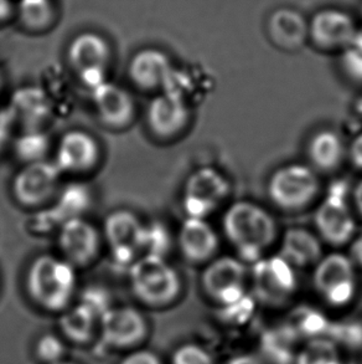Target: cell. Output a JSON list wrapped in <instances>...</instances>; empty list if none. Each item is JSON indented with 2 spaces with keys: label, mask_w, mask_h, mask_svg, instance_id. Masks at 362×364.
Listing matches in <instances>:
<instances>
[{
  "label": "cell",
  "mask_w": 362,
  "mask_h": 364,
  "mask_svg": "<svg viewBox=\"0 0 362 364\" xmlns=\"http://www.w3.org/2000/svg\"><path fill=\"white\" fill-rule=\"evenodd\" d=\"M119 364H164V362L154 350L138 348L131 350Z\"/></svg>",
  "instance_id": "31"
},
{
  "label": "cell",
  "mask_w": 362,
  "mask_h": 364,
  "mask_svg": "<svg viewBox=\"0 0 362 364\" xmlns=\"http://www.w3.org/2000/svg\"><path fill=\"white\" fill-rule=\"evenodd\" d=\"M348 158L353 168L362 171V132L349 144Z\"/></svg>",
  "instance_id": "32"
},
{
  "label": "cell",
  "mask_w": 362,
  "mask_h": 364,
  "mask_svg": "<svg viewBox=\"0 0 362 364\" xmlns=\"http://www.w3.org/2000/svg\"><path fill=\"white\" fill-rule=\"evenodd\" d=\"M251 281L255 295L270 305L287 302L298 290L297 269L279 254L256 261Z\"/></svg>",
  "instance_id": "9"
},
{
  "label": "cell",
  "mask_w": 362,
  "mask_h": 364,
  "mask_svg": "<svg viewBox=\"0 0 362 364\" xmlns=\"http://www.w3.org/2000/svg\"><path fill=\"white\" fill-rule=\"evenodd\" d=\"M99 147L93 136L84 131H69L60 138L55 163L61 172L84 173L98 162Z\"/></svg>",
  "instance_id": "16"
},
{
  "label": "cell",
  "mask_w": 362,
  "mask_h": 364,
  "mask_svg": "<svg viewBox=\"0 0 362 364\" xmlns=\"http://www.w3.org/2000/svg\"><path fill=\"white\" fill-rule=\"evenodd\" d=\"M322 191L319 174L312 166L288 163L277 168L267 183L270 202L284 212H299L313 204Z\"/></svg>",
  "instance_id": "4"
},
{
  "label": "cell",
  "mask_w": 362,
  "mask_h": 364,
  "mask_svg": "<svg viewBox=\"0 0 362 364\" xmlns=\"http://www.w3.org/2000/svg\"><path fill=\"white\" fill-rule=\"evenodd\" d=\"M61 169L55 162L36 161L26 163L15 176L13 193L20 204L36 207L48 202L59 186Z\"/></svg>",
  "instance_id": "11"
},
{
  "label": "cell",
  "mask_w": 362,
  "mask_h": 364,
  "mask_svg": "<svg viewBox=\"0 0 362 364\" xmlns=\"http://www.w3.org/2000/svg\"><path fill=\"white\" fill-rule=\"evenodd\" d=\"M341 68L349 79L362 84V34L355 35L353 41L343 50Z\"/></svg>",
  "instance_id": "27"
},
{
  "label": "cell",
  "mask_w": 362,
  "mask_h": 364,
  "mask_svg": "<svg viewBox=\"0 0 362 364\" xmlns=\"http://www.w3.org/2000/svg\"><path fill=\"white\" fill-rule=\"evenodd\" d=\"M226 239L246 264L265 257L278 237L277 220L265 208L251 200H237L222 217Z\"/></svg>",
  "instance_id": "1"
},
{
  "label": "cell",
  "mask_w": 362,
  "mask_h": 364,
  "mask_svg": "<svg viewBox=\"0 0 362 364\" xmlns=\"http://www.w3.org/2000/svg\"><path fill=\"white\" fill-rule=\"evenodd\" d=\"M104 235L114 252L131 261L136 252L144 247L146 225L134 213L117 210L106 219Z\"/></svg>",
  "instance_id": "17"
},
{
  "label": "cell",
  "mask_w": 362,
  "mask_h": 364,
  "mask_svg": "<svg viewBox=\"0 0 362 364\" xmlns=\"http://www.w3.org/2000/svg\"><path fill=\"white\" fill-rule=\"evenodd\" d=\"M59 247L62 257L75 267L87 265L99 252L101 237L91 223L79 217L70 218L60 229Z\"/></svg>",
  "instance_id": "12"
},
{
  "label": "cell",
  "mask_w": 362,
  "mask_h": 364,
  "mask_svg": "<svg viewBox=\"0 0 362 364\" xmlns=\"http://www.w3.org/2000/svg\"><path fill=\"white\" fill-rule=\"evenodd\" d=\"M227 364H262L258 358L252 355H235Z\"/></svg>",
  "instance_id": "37"
},
{
  "label": "cell",
  "mask_w": 362,
  "mask_h": 364,
  "mask_svg": "<svg viewBox=\"0 0 362 364\" xmlns=\"http://www.w3.org/2000/svg\"><path fill=\"white\" fill-rule=\"evenodd\" d=\"M66 343L62 337L55 333H45L40 336L35 343V355L44 364L55 363L65 360L66 357Z\"/></svg>",
  "instance_id": "26"
},
{
  "label": "cell",
  "mask_w": 362,
  "mask_h": 364,
  "mask_svg": "<svg viewBox=\"0 0 362 364\" xmlns=\"http://www.w3.org/2000/svg\"><path fill=\"white\" fill-rule=\"evenodd\" d=\"M1 85H3V77H1V74H0V87H1Z\"/></svg>",
  "instance_id": "39"
},
{
  "label": "cell",
  "mask_w": 362,
  "mask_h": 364,
  "mask_svg": "<svg viewBox=\"0 0 362 364\" xmlns=\"http://www.w3.org/2000/svg\"><path fill=\"white\" fill-rule=\"evenodd\" d=\"M308 158L317 172L333 173L348 158V147L341 137L331 129H322L309 139Z\"/></svg>",
  "instance_id": "22"
},
{
  "label": "cell",
  "mask_w": 362,
  "mask_h": 364,
  "mask_svg": "<svg viewBox=\"0 0 362 364\" xmlns=\"http://www.w3.org/2000/svg\"><path fill=\"white\" fill-rule=\"evenodd\" d=\"M15 6L13 0H0V24L9 20L14 14Z\"/></svg>",
  "instance_id": "35"
},
{
  "label": "cell",
  "mask_w": 362,
  "mask_h": 364,
  "mask_svg": "<svg viewBox=\"0 0 362 364\" xmlns=\"http://www.w3.org/2000/svg\"><path fill=\"white\" fill-rule=\"evenodd\" d=\"M77 286L75 266L54 255L36 257L26 274V289L36 305L50 312H62L74 299Z\"/></svg>",
  "instance_id": "2"
},
{
  "label": "cell",
  "mask_w": 362,
  "mask_h": 364,
  "mask_svg": "<svg viewBox=\"0 0 362 364\" xmlns=\"http://www.w3.org/2000/svg\"><path fill=\"white\" fill-rule=\"evenodd\" d=\"M177 245L189 262L207 264L219 252L220 237L206 219L186 217L177 232Z\"/></svg>",
  "instance_id": "13"
},
{
  "label": "cell",
  "mask_w": 362,
  "mask_h": 364,
  "mask_svg": "<svg viewBox=\"0 0 362 364\" xmlns=\"http://www.w3.org/2000/svg\"><path fill=\"white\" fill-rule=\"evenodd\" d=\"M170 364H219L214 355L204 346L187 342L177 346L172 352Z\"/></svg>",
  "instance_id": "28"
},
{
  "label": "cell",
  "mask_w": 362,
  "mask_h": 364,
  "mask_svg": "<svg viewBox=\"0 0 362 364\" xmlns=\"http://www.w3.org/2000/svg\"><path fill=\"white\" fill-rule=\"evenodd\" d=\"M148 126L160 138H174L185 131L190 121V109L179 95L167 91L153 100L148 107Z\"/></svg>",
  "instance_id": "14"
},
{
  "label": "cell",
  "mask_w": 362,
  "mask_h": 364,
  "mask_svg": "<svg viewBox=\"0 0 362 364\" xmlns=\"http://www.w3.org/2000/svg\"><path fill=\"white\" fill-rule=\"evenodd\" d=\"M16 96H19L20 99L25 101L28 106H29V109H31V102H30V95H31V89H23L18 91V92H15ZM20 114V117L23 119H26V121H34V122H40L41 119H45L46 117V114H48V106H46V101L43 102V104L36 105V111H28L26 109V106H21V105H14V111H13V114L11 116H14V114Z\"/></svg>",
  "instance_id": "30"
},
{
  "label": "cell",
  "mask_w": 362,
  "mask_h": 364,
  "mask_svg": "<svg viewBox=\"0 0 362 364\" xmlns=\"http://www.w3.org/2000/svg\"><path fill=\"white\" fill-rule=\"evenodd\" d=\"M279 255L295 269L315 266L324 255L319 235L302 227L289 228L279 246Z\"/></svg>",
  "instance_id": "21"
},
{
  "label": "cell",
  "mask_w": 362,
  "mask_h": 364,
  "mask_svg": "<svg viewBox=\"0 0 362 364\" xmlns=\"http://www.w3.org/2000/svg\"><path fill=\"white\" fill-rule=\"evenodd\" d=\"M231 184L224 173L201 167L191 173L184 187L182 207L186 217L206 218L216 212L230 197Z\"/></svg>",
  "instance_id": "8"
},
{
  "label": "cell",
  "mask_w": 362,
  "mask_h": 364,
  "mask_svg": "<svg viewBox=\"0 0 362 364\" xmlns=\"http://www.w3.org/2000/svg\"><path fill=\"white\" fill-rule=\"evenodd\" d=\"M356 34L358 31L351 16L341 10L319 11L309 24V36L314 44L327 51H343Z\"/></svg>",
  "instance_id": "15"
},
{
  "label": "cell",
  "mask_w": 362,
  "mask_h": 364,
  "mask_svg": "<svg viewBox=\"0 0 362 364\" xmlns=\"http://www.w3.org/2000/svg\"><path fill=\"white\" fill-rule=\"evenodd\" d=\"M10 126H11V114L0 111V148L4 146V143L8 139Z\"/></svg>",
  "instance_id": "34"
},
{
  "label": "cell",
  "mask_w": 362,
  "mask_h": 364,
  "mask_svg": "<svg viewBox=\"0 0 362 364\" xmlns=\"http://www.w3.org/2000/svg\"><path fill=\"white\" fill-rule=\"evenodd\" d=\"M353 208L348 187L343 182L329 188L314 214V224L322 242L338 247L351 242L358 230Z\"/></svg>",
  "instance_id": "6"
},
{
  "label": "cell",
  "mask_w": 362,
  "mask_h": 364,
  "mask_svg": "<svg viewBox=\"0 0 362 364\" xmlns=\"http://www.w3.org/2000/svg\"><path fill=\"white\" fill-rule=\"evenodd\" d=\"M129 77L143 90L165 89L172 79V60L162 50L143 49L134 54L129 68Z\"/></svg>",
  "instance_id": "19"
},
{
  "label": "cell",
  "mask_w": 362,
  "mask_h": 364,
  "mask_svg": "<svg viewBox=\"0 0 362 364\" xmlns=\"http://www.w3.org/2000/svg\"><path fill=\"white\" fill-rule=\"evenodd\" d=\"M50 364H79V363H76V362H72V360H66V358H65V360H59V362H55V363H50Z\"/></svg>",
  "instance_id": "38"
},
{
  "label": "cell",
  "mask_w": 362,
  "mask_h": 364,
  "mask_svg": "<svg viewBox=\"0 0 362 364\" xmlns=\"http://www.w3.org/2000/svg\"><path fill=\"white\" fill-rule=\"evenodd\" d=\"M248 277L246 262L238 256H219L206 264L201 274V287L206 297L222 309L248 295Z\"/></svg>",
  "instance_id": "7"
},
{
  "label": "cell",
  "mask_w": 362,
  "mask_h": 364,
  "mask_svg": "<svg viewBox=\"0 0 362 364\" xmlns=\"http://www.w3.org/2000/svg\"><path fill=\"white\" fill-rule=\"evenodd\" d=\"M353 207L358 215L362 218V179L358 181L353 191Z\"/></svg>",
  "instance_id": "36"
},
{
  "label": "cell",
  "mask_w": 362,
  "mask_h": 364,
  "mask_svg": "<svg viewBox=\"0 0 362 364\" xmlns=\"http://www.w3.org/2000/svg\"><path fill=\"white\" fill-rule=\"evenodd\" d=\"M358 267L346 254L330 252L314 266V289L331 307L343 309L353 304L358 294Z\"/></svg>",
  "instance_id": "5"
},
{
  "label": "cell",
  "mask_w": 362,
  "mask_h": 364,
  "mask_svg": "<svg viewBox=\"0 0 362 364\" xmlns=\"http://www.w3.org/2000/svg\"><path fill=\"white\" fill-rule=\"evenodd\" d=\"M48 138L41 133L30 132L20 138L18 142V153L26 163L36 162L44 159V153L48 151Z\"/></svg>",
  "instance_id": "29"
},
{
  "label": "cell",
  "mask_w": 362,
  "mask_h": 364,
  "mask_svg": "<svg viewBox=\"0 0 362 364\" xmlns=\"http://www.w3.org/2000/svg\"><path fill=\"white\" fill-rule=\"evenodd\" d=\"M99 326L97 316L82 304L67 307L60 317V330L66 340L84 345L92 340Z\"/></svg>",
  "instance_id": "23"
},
{
  "label": "cell",
  "mask_w": 362,
  "mask_h": 364,
  "mask_svg": "<svg viewBox=\"0 0 362 364\" xmlns=\"http://www.w3.org/2000/svg\"><path fill=\"white\" fill-rule=\"evenodd\" d=\"M348 255L356 267L362 269V234L351 240Z\"/></svg>",
  "instance_id": "33"
},
{
  "label": "cell",
  "mask_w": 362,
  "mask_h": 364,
  "mask_svg": "<svg viewBox=\"0 0 362 364\" xmlns=\"http://www.w3.org/2000/svg\"><path fill=\"white\" fill-rule=\"evenodd\" d=\"M92 96L98 119L108 127H126L134 117L132 96L121 86L104 81L92 90Z\"/></svg>",
  "instance_id": "20"
},
{
  "label": "cell",
  "mask_w": 362,
  "mask_h": 364,
  "mask_svg": "<svg viewBox=\"0 0 362 364\" xmlns=\"http://www.w3.org/2000/svg\"><path fill=\"white\" fill-rule=\"evenodd\" d=\"M67 60L79 74L104 73L112 58L107 40L94 31L76 35L67 46Z\"/></svg>",
  "instance_id": "18"
},
{
  "label": "cell",
  "mask_w": 362,
  "mask_h": 364,
  "mask_svg": "<svg viewBox=\"0 0 362 364\" xmlns=\"http://www.w3.org/2000/svg\"><path fill=\"white\" fill-rule=\"evenodd\" d=\"M270 31L274 44L283 49H298L309 35V25L293 10H278L272 16Z\"/></svg>",
  "instance_id": "24"
},
{
  "label": "cell",
  "mask_w": 362,
  "mask_h": 364,
  "mask_svg": "<svg viewBox=\"0 0 362 364\" xmlns=\"http://www.w3.org/2000/svg\"><path fill=\"white\" fill-rule=\"evenodd\" d=\"M98 331L103 342L109 347L131 350L146 340L147 318L132 306L111 307L101 317Z\"/></svg>",
  "instance_id": "10"
},
{
  "label": "cell",
  "mask_w": 362,
  "mask_h": 364,
  "mask_svg": "<svg viewBox=\"0 0 362 364\" xmlns=\"http://www.w3.org/2000/svg\"><path fill=\"white\" fill-rule=\"evenodd\" d=\"M133 294L150 307H165L179 299L182 289L180 275L164 256L146 254L129 271Z\"/></svg>",
  "instance_id": "3"
},
{
  "label": "cell",
  "mask_w": 362,
  "mask_h": 364,
  "mask_svg": "<svg viewBox=\"0 0 362 364\" xmlns=\"http://www.w3.org/2000/svg\"><path fill=\"white\" fill-rule=\"evenodd\" d=\"M15 10L20 23L34 31L49 28L55 19L53 0H19Z\"/></svg>",
  "instance_id": "25"
}]
</instances>
